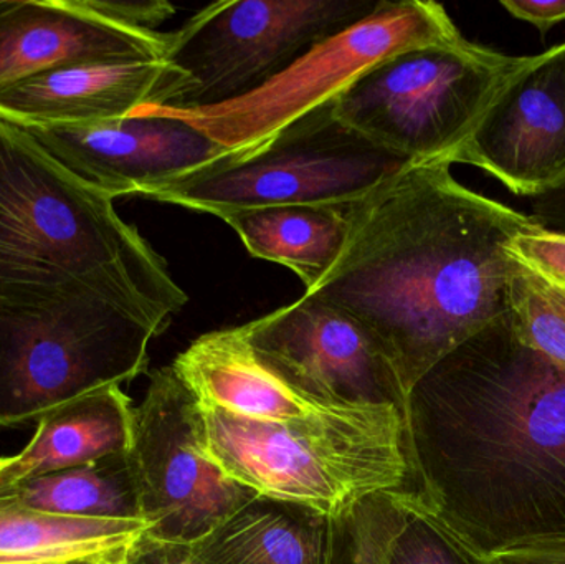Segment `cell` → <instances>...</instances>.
<instances>
[{
    "mask_svg": "<svg viewBox=\"0 0 565 564\" xmlns=\"http://www.w3.org/2000/svg\"><path fill=\"white\" fill-rule=\"evenodd\" d=\"M362 201L255 209L222 221L237 232L252 257L289 268L309 291L344 251Z\"/></svg>",
    "mask_w": 565,
    "mask_h": 564,
    "instance_id": "19",
    "label": "cell"
},
{
    "mask_svg": "<svg viewBox=\"0 0 565 564\" xmlns=\"http://www.w3.org/2000/svg\"><path fill=\"white\" fill-rule=\"evenodd\" d=\"M540 58L504 55L467 39L405 50L352 82L335 98V113L411 164H450L508 86Z\"/></svg>",
    "mask_w": 565,
    "mask_h": 564,
    "instance_id": "6",
    "label": "cell"
},
{
    "mask_svg": "<svg viewBox=\"0 0 565 564\" xmlns=\"http://www.w3.org/2000/svg\"><path fill=\"white\" fill-rule=\"evenodd\" d=\"M388 493L369 497L334 520L332 564H381Z\"/></svg>",
    "mask_w": 565,
    "mask_h": 564,
    "instance_id": "24",
    "label": "cell"
},
{
    "mask_svg": "<svg viewBox=\"0 0 565 564\" xmlns=\"http://www.w3.org/2000/svg\"><path fill=\"white\" fill-rule=\"evenodd\" d=\"M384 0H221L168 33L164 62L184 75L172 108L231 102L260 88Z\"/></svg>",
    "mask_w": 565,
    "mask_h": 564,
    "instance_id": "9",
    "label": "cell"
},
{
    "mask_svg": "<svg viewBox=\"0 0 565 564\" xmlns=\"http://www.w3.org/2000/svg\"><path fill=\"white\" fill-rule=\"evenodd\" d=\"M22 129L63 168L113 199L146 195L232 156L189 123L146 109L98 125Z\"/></svg>",
    "mask_w": 565,
    "mask_h": 564,
    "instance_id": "12",
    "label": "cell"
},
{
    "mask_svg": "<svg viewBox=\"0 0 565 564\" xmlns=\"http://www.w3.org/2000/svg\"><path fill=\"white\" fill-rule=\"evenodd\" d=\"M168 33L113 22L76 0H15L0 13V88L86 62L164 58Z\"/></svg>",
    "mask_w": 565,
    "mask_h": 564,
    "instance_id": "15",
    "label": "cell"
},
{
    "mask_svg": "<svg viewBox=\"0 0 565 564\" xmlns=\"http://www.w3.org/2000/svg\"><path fill=\"white\" fill-rule=\"evenodd\" d=\"M258 360L289 387L329 407L394 406L407 391L371 334L338 308L305 294L242 327Z\"/></svg>",
    "mask_w": 565,
    "mask_h": 564,
    "instance_id": "11",
    "label": "cell"
},
{
    "mask_svg": "<svg viewBox=\"0 0 565 564\" xmlns=\"http://www.w3.org/2000/svg\"><path fill=\"white\" fill-rule=\"evenodd\" d=\"M334 520L255 496L191 546L207 564H332Z\"/></svg>",
    "mask_w": 565,
    "mask_h": 564,
    "instance_id": "18",
    "label": "cell"
},
{
    "mask_svg": "<svg viewBox=\"0 0 565 564\" xmlns=\"http://www.w3.org/2000/svg\"><path fill=\"white\" fill-rule=\"evenodd\" d=\"M508 248L521 265L565 290V234L537 228L518 235Z\"/></svg>",
    "mask_w": 565,
    "mask_h": 564,
    "instance_id": "25",
    "label": "cell"
},
{
    "mask_svg": "<svg viewBox=\"0 0 565 564\" xmlns=\"http://www.w3.org/2000/svg\"><path fill=\"white\" fill-rule=\"evenodd\" d=\"M334 102L254 151L171 179L145 198L225 219L255 209L362 201L414 166L344 125Z\"/></svg>",
    "mask_w": 565,
    "mask_h": 564,
    "instance_id": "7",
    "label": "cell"
},
{
    "mask_svg": "<svg viewBox=\"0 0 565 564\" xmlns=\"http://www.w3.org/2000/svg\"><path fill=\"white\" fill-rule=\"evenodd\" d=\"M172 370L202 406L247 419L282 423L334 409L282 383L258 360L242 327L202 334L175 358Z\"/></svg>",
    "mask_w": 565,
    "mask_h": 564,
    "instance_id": "16",
    "label": "cell"
},
{
    "mask_svg": "<svg viewBox=\"0 0 565 564\" xmlns=\"http://www.w3.org/2000/svg\"><path fill=\"white\" fill-rule=\"evenodd\" d=\"M151 321L86 281L0 287V429L148 371Z\"/></svg>",
    "mask_w": 565,
    "mask_h": 564,
    "instance_id": "5",
    "label": "cell"
},
{
    "mask_svg": "<svg viewBox=\"0 0 565 564\" xmlns=\"http://www.w3.org/2000/svg\"><path fill=\"white\" fill-rule=\"evenodd\" d=\"M480 564H565V533L503 546L484 555Z\"/></svg>",
    "mask_w": 565,
    "mask_h": 564,
    "instance_id": "27",
    "label": "cell"
},
{
    "mask_svg": "<svg viewBox=\"0 0 565 564\" xmlns=\"http://www.w3.org/2000/svg\"><path fill=\"white\" fill-rule=\"evenodd\" d=\"M463 39L441 3L384 0L374 13L322 40L247 95L199 108L148 105L139 109L174 116L232 156L245 155L312 109L334 102L382 60L405 50L451 45Z\"/></svg>",
    "mask_w": 565,
    "mask_h": 564,
    "instance_id": "8",
    "label": "cell"
},
{
    "mask_svg": "<svg viewBox=\"0 0 565 564\" xmlns=\"http://www.w3.org/2000/svg\"><path fill=\"white\" fill-rule=\"evenodd\" d=\"M35 564H109V563L93 562V560H76V562L35 563Z\"/></svg>",
    "mask_w": 565,
    "mask_h": 564,
    "instance_id": "31",
    "label": "cell"
},
{
    "mask_svg": "<svg viewBox=\"0 0 565 564\" xmlns=\"http://www.w3.org/2000/svg\"><path fill=\"white\" fill-rule=\"evenodd\" d=\"M128 462L148 536L159 542H198L257 496L212 462L199 401L172 366L151 373L135 407Z\"/></svg>",
    "mask_w": 565,
    "mask_h": 564,
    "instance_id": "10",
    "label": "cell"
},
{
    "mask_svg": "<svg viewBox=\"0 0 565 564\" xmlns=\"http://www.w3.org/2000/svg\"><path fill=\"white\" fill-rule=\"evenodd\" d=\"M541 228L471 191L447 162L414 164L365 198L344 251L305 294L361 324L404 390L508 313L523 265L508 244Z\"/></svg>",
    "mask_w": 565,
    "mask_h": 564,
    "instance_id": "2",
    "label": "cell"
},
{
    "mask_svg": "<svg viewBox=\"0 0 565 564\" xmlns=\"http://www.w3.org/2000/svg\"><path fill=\"white\" fill-rule=\"evenodd\" d=\"M0 497L49 515L142 520L128 454L20 480L0 490Z\"/></svg>",
    "mask_w": 565,
    "mask_h": 564,
    "instance_id": "21",
    "label": "cell"
},
{
    "mask_svg": "<svg viewBox=\"0 0 565 564\" xmlns=\"http://www.w3.org/2000/svg\"><path fill=\"white\" fill-rule=\"evenodd\" d=\"M148 532L142 520L49 515L0 497V564L76 560L126 564Z\"/></svg>",
    "mask_w": 565,
    "mask_h": 564,
    "instance_id": "20",
    "label": "cell"
},
{
    "mask_svg": "<svg viewBox=\"0 0 565 564\" xmlns=\"http://www.w3.org/2000/svg\"><path fill=\"white\" fill-rule=\"evenodd\" d=\"M405 426L415 493L475 558L565 533V371L510 313L412 386Z\"/></svg>",
    "mask_w": 565,
    "mask_h": 564,
    "instance_id": "1",
    "label": "cell"
},
{
    "mask_svg": "<svg viewBox=\"0 0 565 564\" xmlns=\"http://www.w3.org/2000/svg\"><path fill=\"white\" fill-rule=\"evenodd\" d=\"M521 340L565 371V290L524 267L508 307Z\"/></svg>",
    "mask_w": 565,
    "mask_h": 564,
    "instance_id": "23",
    "label": "cell"
},
{
    "mask_svg": "<svg viewBox=\"0 0 565 564\" xmlns=\"http://www.w3.org/2000/svg\"><path fill=\"white\" fill-rule=\"evenodd\" d=\"M15 3V0H0V13L6 12V10H9L10 7Z\"/></svg>",
    "mask_w": 565,
    "mask_h": 564,
    "instance_id": "32",
    "label": "cell"
},
{
    "mask_svg": "<svg viewBox=\"0 0 565 564\" xmlns=\"http://www.w3.org/2000/svg\"><path fill=\"white\" fill-rule=\"evenodd\" d=\"M501 6L514 19L536 26L543 35L565 20V0H501Z\"/></svg>",
    "mask_w": 565,
    "mask_h": 564,
    "instance_id": "29",
    "label": "cell"
},
{
    "mask_svg": "<svg viewBox=\"0 0 565 564\" xmlns=\"http://www.w3.org/2000/svg\"><path fill=\"white\" fill-rule=\"evenodd\" d=\"M381 564H480L414 492L388 496Z\"/></svg>",
    "mask_w": 565,
    "mask_h": 564,
    "instance_id": "22",
    "label": "cell"
},
{
    "mask_svg": "<svg viewBox=\"0 0 565 564\" xmlns=\"http://www.w3.org/2000/svg\"><path fill=\"white\" fill-rule=\"evenodd\" d=\"M126 564H207L199 558L191 543L159 542L146 535Z\"/></svg>",
    "mask_w": 565,
    "mask_h": 564,
    "instance_id": "28",
    "label": "cell"
},
{
    "mask_svg": "<svg viewBox=\"0 0 565 564\" xmlns=\"http://www.w3.org/2000/svg\"><path fill=\"white\" fill-rule=\"evenodd\" d=\"M531 219L544 231L565 234V189L537 198Z\"/></svg>",
    "mask_w": 565,
    "mask_h": 564,
    "instance_id": "30",
    "label": "cell"
},
{
    "mask_svg": "<svg viewBox=\"0 0 565 564\" xmlns=\"http://www.w3.org/2000/svg\"><path fill=\"white\" fill-rule=\"evenodd\" d=\"M450 164L481 169L516 195L564 191L565 42L508 86Z\"/></svg>",
    "mask_w": 565,
    "mask_h": 564,
    "instance_id": "13",
    "label": "cell"
},
{
    "mask_svg": "<svg viewBox=\"0 0 565 564\" xmlns=\"http://www.w3.org/2000/svg\"><path fill=\"white\" fill-rule=\"evenodd\" d=\"M199 406L212 462L257 496L338 519L379 493H415L397 407H334L275 423Z\"/></svg>",
    "mask_w": 565,
    "mask_h": 564,
    "instance_id": "4",
    "label": "cell"
},
{
    "mask_svg": "<svg viewBox=\"0 0 565 564\" xmlns=\"http://www.w3.org/2000/svg\"><path fill=\"white\" fill-rule=\"evenodd\" d=\"M132 421V401L118 384L55 407L35 424V434L22 453L0 459V490L43 473L126 456Z\"/></svg>",
    "mask_w": 565,
    "mask_h": 564,
    "instance_id": "17",
    "label": "cell"
},
{
    "mask_svg": "<svg viewBox=\"0 0 565 564\" xmlns=\"http://www.w3.org/2000/svg\"><path fill=\"white\" fill-rule=\"evenodd\" d=\"M86 281L141 311L159 334L188 304L164 258L115 199L0 119V287Z\"/></svg>",
    "mask_w": 565,
    "mask_h": 564,
    "instance_id": "3",
    "label": "cell"
},
{
    "mask_svg": "<svg viewBox=\"0 0 565 564\" xmlns=\"http://www.w3.org/2000/svg\"><path fill=\"white\" fill-rule=\"evenodd\" d=\"M184 75L164 60L58 66L0 88V119L19 128L116 121L142 106H169Z\"/></svg>",
    "mask_w": 565,
    "mask_h": 564,
    "instance_id": "14",
    "label": "cell"
},
{
    "mask_svg": "<svg viewBox=\"0 0 565 564\" xmlns=\"http://www.w3.org/2000/svg\"><path fill=\"white\" fill-rule=\"evenodd\" d=\"M76 3L96 15L141 30H154L175 12L171 3L161 0H76Z\"/></svg>",
    "mask_w": 565,
    "mask_h": 564,
    "instance_id": "26",
    "label": "cell"
}]
</instances>
